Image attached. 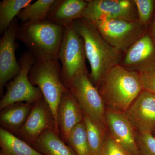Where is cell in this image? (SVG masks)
<instances>
[{
  "label": "cell",
  "mask_w": 155,
  "mask_h": 155,
  "mask_svg": "<svg viewBox=\"0 0 155 155\" xmlns=\"http://www.w3.org/2000/svg\"><path fill=\"white\" fill-rule=\"evenodd\" d=\"M83 116L91 155H98L106 137L103 122H97L84 114Z\"/></svg>",
  "instance_id": "22"
},
{
  "label": "cell",
  "mask_w": 155,
  "mask_h": 155,
  "mask_svg": "<svg viewBox=\"0 0 155 155\" xmlns=\"http://www.w3.org/2000/svg\"><path fill=\"white\" fill-rule=\"evenodd\" d=\"M32 105L27 103H18L2 110L0 114L2 127L13 134H19L30 114Z\"/></svg>",
  "instance_id": "17"
},
{
  "label": "cell",
  "mask_w": 155,
  "mask_h": 155,
  "mask_svg": "<svg viewBox=\"0 0 155 155\" xmlns=\"http://www.w3.org/2000/svg\"><path fill=\"white\" fill-rule=\"evenodd\" d=\"M98 155H132L124 149L110 135L106 137Z\"/></svg>",
  "instance_id": "26"
},
{
  "label": "cell",
  "mask_w": 155,
  "mask_h": 155,
  "mask_svg": "<svg viewBox=\"0 0 155 155\" xmlns=\"http://www.w3.org/2000/svg\"><path fill=\"white\" fill-rule=\"evenodd\" d=\"M32 145L34 148L44 155H77L53 130H45Z\"/></svg>",
  "instance_id": "18"
},
{
  "label": "cell",
  "mask_w": 155,
  "mask_h": 155,
  "mask_svg": "<svg viewBox=\"0 0 155 155\" xmlns=\"http://www.w3.org/2000/svg\"><path fill=\"white\" fill-rule=\"evenodd\" d=\"M19 24L16 18L0 39V93L7 82L20 73L21 67L15 56L17 33Z\"/></svg>",
  "instance_id": "10"
},
{
  "label": "cell",
  "mask_w": 155,
  "mask_h": 155,
  "mask_svg": "<svg viewBox=\"0 0 155 155\" xmlns=\"http://www.w3.org/2000/svg\"><path fill=\"white\" fill-rule=\"evenodd\" d=\"M37 61L28 51L22 54L19 61L21 72L7 85L6 93L0 101L1 110L16 103L25 102L33 104L43 98L40 90L34 86L28 78L29 71Z\"/></svg>",
  "instance_id": "6"
},
{
  "label": "cell",
  "mask_w": 155,
  "mask_h": 155,
  "mask_svg": "<svg viewBox=\"0 0 155 155\" xmlns=\"http://www.w3.org/2000/svg\"><path fill=\"white\" fill-rule=\"evenodd\" d=\"M152 31L153 35L154 38L155 40V19L153 23Z\"/></svg>",
  "instance_id": "28"
},
{
  "label": "cell",
  "mask_w": 155,
  "mask_h": 155,
  "mask_svg": "<svg viewBox=\"0 0 155 155\" xmlns=\"http://www.w3.org/2000/svg\"><path fill=\"white\" fill-rule=\"evenodd\" d=\"M87 4L84 0H55L47 20L65 28L81 18Z\"/></svg>",
  "instance_id": "16"
},
{
  "label": "cell",
  "mask_w": 155,
  "mask_h": 155,
  "mask_svg": "<svg viewBox=\"0 0 155 155\" xmlns=\"http://www.w3.org/2000/svg\"><path fill=\"white\" fill-rule=\"evenodd\" d=\"M137 142L141 155H155V137L152 133H138Z\"/></svg>",
  "instance_id": "24"
},
{
  "label": "cell",
  "mask_w": 155,
  "mask_h": 155,
  "mask_svg": "<svg viewBox=\"0 0 155 155\" xmlns=\"http://www.w3.org/2000/svg\"><path fill=\"white\" fill-rule=\"evenodd\" d=\"M64 27L48 20L37 22H21L17 39L22 42L37 61L58 60V53Z\"/></svg>",
  "instance_id": "3"
},
{
  "label": "cell",
  "mask_w": 155,
  "mask_h": 155,
  "mask_svg": "<svg viewBox=\"0 0 155 155\" xmlns=\"http://www.w3.org/2000/svg\"><path fill=\"white\" fill-rule=\"evenodd\" d=\"M81 18L93 23L109 19L138 20L136 7L130 0H88Z\"/></svg>",
  "instance_id": "9"
},
{
  "label": "cell",
  "mask_w": 155,
  "mask_h": 155,
  "mask_svg": "<svg viewBox=\"0 0 155 155\" xmlns=\"http://www.w3.org/2000/svg\"><path fill=\"white\" fill-rule=\"evenodd\" d=\"M123 67L138 72L155 66V45L151 38L145 34L126 51Z\"/></svg>",
  "instance_id": "14"
},
{
  "label": "cell",
  "mask_w": 155,
  "mask_h": 155,
  "mask_svg": "<svg viewBox=\"0 0 155 155\" xmlns=\"http://www.w3.org/2000/svg\"><path fill=\"white\" fill-rule=\"evenodd\" d=\"M32 0H3L0 2V34L3 35L20 12Z\"/></svg>",
  "instance_id": "20"
},
{
  "label": "cell",
  "mask_w": 155,
  "mask_h": 155,
  "mask_svg": "<svg viewBox=\"0 0 155 155\" xmlns=\"http://www.w3.org/2000/svg\"><path fill=\"white\" fill-rule=\"evenodd\" d=\"M0 155H44L13 134L0 128Z\"/></svg>",
  "instance_id": "19"
},
{
  "label": "cell",
  "mask_w": 155,
  "mask_h": 155,
  "mask_svg": "<svg viewBox=\"0 0 155 155\" xmlns=\"http://www.w3.org/2000/svg\"><path fill=\"white\" fill-rule=\"evenodd\" d=\"M83 120V112L75 97L69 90L63 95L58 108L59 133L64 142H67L70 131Z\"/></svg>",
  "instance_id": "15"
},
{
  "label": "cell",
  "mask_w": 155,
  "mask_h": 155,
  "mask_svg": "<svg viewBox=\"0 0 155 155\" xmlns=\"http://www.w3.org/2000/svg\"><path fill=\"white\" fill-rule=\"evenodd\" d=\"M58 58L61 63L63 81L67 88L78 74L88 73L84 41L73 23L64 28Z\"/></svg>",
  "instance_id": "5"
},
{
  "label": "cell",
  "mask_w": 155,
  "mask_h": 155,
  "mask_svg": "<svg viewBox=\"0 0 155 155\" xmlns=\"http://www.w3.org/2000/svg\"><path fill=\"white\" fill-rule=\"evenodd\" d=\"M28 78L34 86L41 91L59 130L58 107L63 95L69 91L63 81L59 60L37 61L29 71Z\"/></svg>",
  "instance_id": "4"
},
{
  "label": "cell",
  "mask_w": 155,
  "mask_h": 155,
  "mask_svg": "<svg viewBox=\"0 0 155 155\" xmlns=\"http://www.w3.org/2000/svg\"><path fill=\"white\" fill-rule=\"evenodd\" d=\"M143 90L155 94V66L144 72H139Z\"/></svg>",
  "instance_id": "27"
},
{
  "label": "cell",
  "mask_w": 155,
  "mask_h": 155,
  "mask_svg": "<svg viewBox=\"0 0 155 155\" xmlns=\"http://www.w3.org/2000/svg\"><path fill=\"white\" fill-rule=\"evenodd\" d=\"M104 121L114 139L132 155H141L137 142L135 129L124 113L108 109Z\"/></svg>",
  "instance_id": "13"
},
{
  "label": "cell",
  "mask_w": 155,
  "mask_h": 155,
  "mask_svg": "<svg viewBox=\"0 0 155 155\" xmlns=\"http://www.w3.org/2000/svg\"><path fill=\"white\" fill-rule=\"evenodd\" d=\"M84 115L103 122L105 104L99 91L92 82L88 73H81L72 80L68 87Z\"/></svg>",
  "instance_id": "8"
},
{
  "label": "cell",
  "mask_w": 155,
  "mask_h": 155,
  "mask_svg": "<svg viewBox=\"0 0 155 155\" xmlns=\"http://www.w3.org/2000/svg\"><path fill=\"white\" fill-rule=\"evenodd\" d=\"M138 133L155 132V94L143 90L124 112Z\"/></svg>",
  "instance_id": "12"
},
{
  "label": "cell",
  "mask_w": 155,
  "mask_h": 155,
  "mask_svg": "<svg viewBox=\"0 0 155 155\" xmlns=\"http://www.w3.org/2000/svg\"><path fill=\"white\" fill-rule=\"evenodd\" d=\"M55 0H37L23 9L17 16L21 22L34 23L47 19Z\"/></svg>",
  "instance_id": "21"
},
{
  "label": "cell",
  "mask_w": 155,
  "mask_h": 155,
  "mask_svg": "<svg viewBox=\"0 0 155 155\" xmlns=\"http://www.w3.org/2000/svg\"><path fill=\"white\" fill-rule=\"evenodd\" d=\"M67 143L77 155H91L84 121L76 125L70 131Z\"/></svg>",
  "instance_id": "23"
},
{
  "label": "cell",
  "mask_w": 155,
  "mask_h": 155,
  "mask_svg": "<svg viewBox=\"0 0 155 155\" xmlns=\"http://www.w3.org/2000/svg\"><path fill=\"white\" fill-rule=\"evenodd\" d=\"M93 23L106 41L120 52L145 34L144 25L138 20L109 19Z\"/></svg>",
  "instance_id": "7"
},
{
  "label": "cell",
  "mask_w": 155,
  "mask_h": 155,
  "mask_svg": "<svg viewBox=\"0 0 155 155\" xmlns=\"http://www.w3.org/2000/svg\"><path fill=\"white\" fill-rule=\"evenodd\" d=\"M73 23L84 41L91 69L90 78L99 85L106 74L119 64L120 52L106 41L92 22L81 18Z\"/></svg>",
  "instance_id": "1"
},
{
  "label": "cell",
  "mask_w": 155,
  "mask_h": 155,
  "mask_svg": "<svg viewBox=\"0 0 155 155\" xmlns=\"http://www.w3.org/2000/svg\"><path fill=\"white\" fill-rule=\"evenodd\" d=\"M33 105L28 118L19 130V135L31 144L47 130H54L59 135V130L44 98Z\"/></svg>",
  "instance_id": "11"
},
{
  "label": "cell",
  "mask_w": 155,
  "mask_h": 155,
  "mask_svg": "<svg viewBox=\"0 0 155 155\" xmlns=\"http://www.w3.org/2000/svg\"><path fill=\"white\" fill-rule=\"evenodd\" d=\"M138 15V21L145 25L149 21L153 10L154 1L152 0H134Z\"/></svg>",
  "instance_id": "25"
},
{
  "label": "cell",
  "mask_w": 155,
  "mask_h": 155,
  "mask_svg": "<svg viewBox=\"0 0 155 155\" xmlns=\"http://www.w3.org/2000/svg\"><path fill=\"white\" fill-rule=\"evenodd\" d=\"M99 91L108 109L124 113L143 91L139 72L116 65L106 74Z\"/></svg>",
  "instance_id": "2"
}]
</instances>
